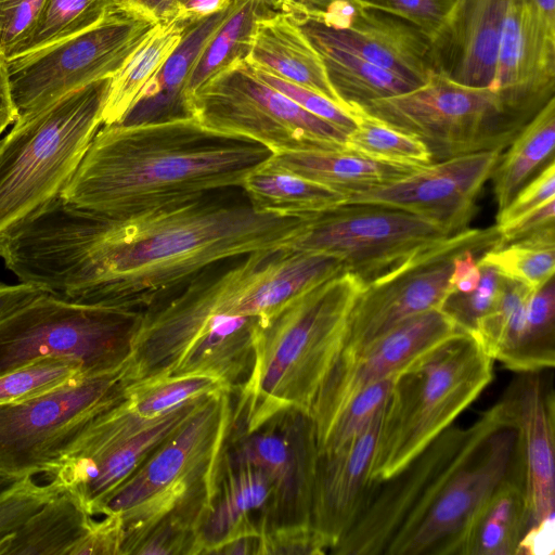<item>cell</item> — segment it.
Listing matches in <instances>:
<instances>
[{
  "label": "cell",
  "mask_w": 555,
  "mask_h": 555,
  "mask_svg": "<svg viewBox=\"0 0 555 555\" xmlns=\"http://www.w3.org/2000/svg\"><path fill=\"white\" fill-rule=\"evenodd\" d=\"M310 216L202 198L114 219L59 194L0 234V258L21 283L55 297L143 311L211 266L287 247Z\"/></svg>",
  "instance_id": "1"
},
{
  "label": "cell",
  "mask_w": 555,
  "mask_h": 555,
  "mask_svg": "<svg viewBox=\"0 0 555 555\" xmlns=\"http://www.w3.org/2000/svg\"><path fill=\"white\" fill-rule=\"evenodd\" d=\"M274 153L254 139L216 131L195 117L98 130L61 196L121 219L241 186Z\"/></svg>",
  "instance_id": "2"
},
{
  "label": "cell",
  "mask_w": 555,
  "mask_h": 555,
  "mask_svg": "<svg viewBox=\"0 0 555 555\" xmlns=\"http://www.w3.org/2000/svg\"><path fill=\"white\" fill-rule=\"evenodd\" d=\"M212 267L142 311L126 363L129 383L157 378L199 337L247 318L263 322L294 297L345 272L335 257L289 247L254 251L220 270Z\"/></svg>",
  "instance_id": "3"
},
{
  "label": "cell",
  "mask_w": 555,
  "mask_h": 555,
  "mask_svg": "<svg viewBox=\"0 0 555 555\" xmlns=\"http://www.w3.org/2000/svg\"><path fill=\"white\" fill-rule=\"evenodd\" d=\"M364 286L343 272L294 297L261 323L251 372L235 392L232 433L251 431L286 409L311 413Z\"/></svg>",
  "instance_id": "4"
},
{
  "label": "cell",
  "mask_w": 555,
  "mask_h": 555,
  "mask_svg": "<svg viewBox=\"0 0 555 555\" xmlns=\"http://www.w3.org/2000/svg\"><path fill=\"white\" fill-rule=\"evenodd\" d=\"M232 415V392L210 393L109 495L102 515L119 514L124 520L120 555L133 554L150 529L171 512L190 514L203 524L218 490Z\"/></svg>",
  "instance_id": "5"
},
{
  "label": "cell",
  "mask_w": 555,
  "mask_h": 555,
  "mask_svg": "<svg viewBox=\"0 0 555 555\" xmlns=\"http://www.w3.org/2000/svg\"><path fill=\"white\" fill-rule=\"evenodd\" d=\"M492 378V358L463 331L401 370L382 414L374 479L383 481L401 470L452 425Z\"/></svg>",
  "instance_id": "6"
},
{
  "label": "cell",
  "mask_w": 555,
  "mask_h": 555,
  "mask_svg": "<svg viewBox=\"0 0 555 555\" xmlns=\"http://www.w3.org/2000/svg\"><path fill=\"white\" fill-rule=\"evenodd\" d=\"M525 483L516 422L502 398L469 426L454 463L385 555H462L478 511L502 485Z\"/></svg>",
  "instance_id": "7"
},
{
  "label": "cell",
  "mask_w": 555,
  "mask_h": 555,
  "mask_svg": "<svg viewBox=\"0 0 555 555\" xmlns=\"http://www.w3.org/2000/svg\"><path fill=\"white\" fill-rule=\"evenodd\" d=\"M111 81L66 93L0 140V232L61 193L102 125Z\"/></svg>",
  "instance_id": "8"
},
{
  "label": "cell",
  "mask_w": 555,
  "mask_h": 555,
  "mask_svg": "<svg viewBox=\"0 0 555 555\" xmlns=\"http://www.w3.org/2000/svg\"><path fill=\"white\" fill-rule=\"evenodd\" d=\"M142 311L83 305L42 293L0 318V375L46 358L87 375L124 365Z\"/></svg>",
  "instance_id": "9"
},
{
  "label": "cell",
  "mask_w": 555,
  "mask_h": 555,
  "mask_svg": "<svg viewBox=\"0 0 555 555\" xmlns=\"http://www.w3.org/2000/svg\"><path fill=\"white\" fill-rule=\"evenodd\" d=\"M352 106L421 139L433 163L503 152L532 118L511 107L492 89L464 86L439 73L405 93Z\"/></svg>",
  "instance_id": "10"
},
{
  "label": "cell",
  "mask_w": 555,
  "mask_h": 555,
  "mask_svg": "<svg viewBox=\"0 0 555 555\" xmlns=\"http://www.w3.org/2000/svg\"><path fill=\"white\" fill-rule=\"evenodd\" d=\"M128 385L125 363L0 405V476H48L100 417L126 399Z\"/></svg>",
  "instance_id": "11"
},
{
  "label": "cell",
  "mask_w": 555,
  "mask_h": 555,
  "mask_svg": "<svg viewBox=\"0 0 555 555\" xmlns=\"http://www.w3.org/2000/svg\"><path fill=\"white\" fill-rule=\"evenodd\" d=\"M159 24L149 12L122 4L82 33L8 61L15 122L73 90L114 77Z\"/></svg>",
  "instance_id": "12"
},
{
  "label": "cell",
  "mask_w": 555,
  "mask_h": 555,
  "mask_svg": "<svg viewBox=\"0 0 555 555\" xmlns=\"http://www.w3.org/2000/svg\"><path fill=\"white\" fill-rule=\"evenodd\" d=\"M191 111L203 126L254 139L274 154L346 150L345 131L263 82L244 61L197 88Z\"/></svg>",
  "instance_id": "13"
},
{
  "label": "cell",
  "mask_w": 555,
  "mask_h": 555,
  "mask_svg": "<svg viewBox=\"0 0 555 555\" xmlns=\"http://www.w3.org/2000/svg\"><path fill=\"white\" fill-rule=\"evenodd\" d=\"M450 236L442 225L413 212L344 202L311 215L287 247L335 257L345 272L367 285Z\"/></svg>",
  "instance_id": "14"
},
{
  "label": "cell",
  "mask_w": 555,
  "mask_h": 555,
  "mask_svg": "<svg viewBox=\"0 0 555 555\" xmlns=\"http://www.w3.org/2000/svg\"><path fill=\"white\" fill-rule=\"evenodd\" d=\"M499 243L496 225L466 229L365 285L349 313L339 354L353 353L406 319L441 308L451 293L454 258L468 249L482 256Z\"/></svg>",
  "instance_id": "15"
},
{
  "label": "cell",
  "mask_w": 555,
  "mask_h": 555,
  "mask_svg": "<svg viewBox=\"0 0 555 555\" xmlns=\"http://www.w3.org/2000/svg\"><path fill=\"white\" fill-rule=\"evenodd\" d=\"M318 444L311 415L286 409L251 431H230L222 463L250 465L269 478L272 495L261 531L310 524Z\"/></svg>",
  "instance_id": "16"
},
{
  "label": "cell",
  "mask_w": 555,
  "mask_h": 555,
  "mask_svg": "<svg viewBox=\"0 0 555 555\" xmlns=\"http://www.w3.org/2000/svg\"><path fill=\"white\" fill-rule=\"evenodd\" d=\"M289 15L309 40L348 51L417 86L436 73L429 37L393 14L340 0L322 15Z\"/></svg>",
  "instance_id": "17"
},
{
  "label": "cell",
  "mask_w": 555,
  "mask_h": 555,
  "mask_svg": "<svg viewBox=\"0 0 555 555\" xmlns=\"http://www.w3.org/2000/svg\"><path fill=\"white\" fill-rule=\"evenodd\" d=\"M208 396L182 404L129 439L90 427L48 475L50 481L91 516L102 515L109 495L199 410Z\"/></svg>",
  "instance_id": "18"
},
{
  "label": "cell",
  "mask_w": 555,
  "mask_h": 555,
  "mask_svg": "<svg viewBox=\"0 0 555 555\" xmlns=\"http://www.w3.org/2000/svg\"><path fill=\"white\" fill-rule=\"evenodd\" d=\"M461 331L441 309L413 315L349 354H338L311 408L317 444L340 410L365 387L395 375Z\"/></svg>",
  "instance_id": "19"
},
{
  "label": "cell",
  "mask_w": 555,
  "mask_h": 555,
  "mask_svg": "<svg viewBox=\"0 0 555 555\" xmlns=\"http://www.w3.org/2000/svg\"><path fill=\"white\" fill-rule=\"evenodd\" d=\"M469 427L450 426L410 463L379 481L335 555H385L399 530L425 505L463 448Z\"/></svg>",
  "instance_id": "20"
},
{
  "label": "cell",
  "mask_w": 555,
  "mask_h": 555,
  "mask_svg": "<svg viewBox=\"0 0 555 555\" xmlns=\"http://www.w3.org/2000/svg\"><path fill=\"white\" fill-rule=\"evenodd\" d=\"M501 156V151H490L435 162L401 179L352 192L346 202L413 212L454 235L468 229L476 212V199Z\"/></svg>",
  "instance_id": "21"
},
{
  "label": "cell",
  "mask_w": 555,
  "mask_h": 555,
  "mask_svg": "<svg viewBox=\"0 0 555 555\" xmlns=\"http://www.w3.org/2000/svg\"><path fill=\"white\" fill-rule=\"evenodd\" d=\"M555 18L532 0H508L492 90L533 117L554 96Z\"/></svg>",
  "instance_id": "22"
},
{
  "label": "cell",
  "mask_w": 555,
  "mask_h": 555,
  "mask_svg": "<svg viewBox=\"0 0 555 555\" xmlns=\"http://www.w3.org/2000/svg\"><path fill=\"white\" fill-rule=\"evenodd\" d=\"M383 411L343 446L318 451L310 524L328 539L331 551L362 515L379 482L373 461Z\"/></svg>",
  "instance_id": "23"
},
{
  "label": "cell",
  "mask_w": 555,
  "mask_h": 555,
  "mask_svg": "<svg viewBox=\"0 0 555 555\" xmlns=\"http://www.w3.org/2000/svg\"><path fill=\"white\" fill-rule=\"evenodd\" d=\"M543 372L518 373L501 397L518 428L529 530L554 522L555 514V397Z\"/></svg>",
  "instance_id": "24"
},
{
  "label": "cell",
  "mask_w": 555,
  "mask_h": 555,
  "mask_svg": "<svg viewBox=\"0 0 555 555\" xmlns=\"http://www.w3.org/2000/svg\"><path fill=\"white\" fill-rule=\"evenodd\" d=\"M508 0H455L433 38L435 70L468 87L492 89Z\"/></svg>",
  "instance_id": "25"
},
{
  "label": "cell",
  "mask_w": 555,
  "mask_h": 555,
  "mask_svg": "<svg viewBox=\"0 0 555 555\" xmlns=\"http://www.w3.org/2000/svg\"><path fill=\"white\" fill-rule=\"evenodd\" d=\"M189 23L183 37L155 77L126 114L120 125H139L193 117L188 83L195 62L211 35L234 8Z\"/></svg>",
  "instance_id": "26"
},
{
  "label": "cell",
  "mask_w": 555,
  "mask_h": 555,
  "mask_svg": "<svg viewBox=\"0 0 555 555\" xmlns=\"http://www.w3.org/2000/svg\"><path fill=\"white\" fill-rule=\"evenodd\" d=\"M244 62L310 89L347 109L327 79L321 55L287 13L271 12L257 21L251 48Z\"/></svg>",
  "instance_id": "27"
},
{
  "label": "cell",
  "mask_w": 555,
  "mask_h": 555,
  "mask_svg": "<svg viewBox=\"0 0 555 555\" xmlns=\"http://www.w3.org/2000/svg\"><path fill=\"white\" fill-rule=\"evenodd\" d=\"M271 495V482L261 469L221 461L218 490L197 533L196 555L212 554L245 530H261Z\"/></svg>",
  "instance_id": "28"
},
{
  "label": "cell",
  "mask_w": 555,
  "mask_h": 555,
  "mask_svg": "<svg viewBox=\"0 0 555 555\" xmlns=\"http://www.w3.org/2000/svg\"><path fill=\"white\" fill-rule=\"evenodd\" d=\"M267 164L348 195L401 179L418 169L377 162L347 150L275 153Z\"/></svg>",
  "instance_id": "29"
},
{
  "label": "cell",
  "mask_w": 555,
  "mask_h": 555,
  "mask_svg": "<svg viewBox=\"0 0 555 555\" xmlns=\"http://www.w3.org/2000/svg\"><path fill=\"white\" fill-rule=\"evenodd\" d=\"M92 521L72 495L60 492L0 540V555H73Z\"/></svg>",
  "instance_id": "30"
},
{
  "label": "cell",
  "mask_w": 555,
  "mask_h": 555,
  "mask_svg": "<svg viewBox=\"0 0 555 555\" xmlns=\"http://www.w3.org/2000/svg\"><path fill=\"white\" fill-rule=\"evenodd\" d=\"M530 528L525 483L511 481L485 502L467 531L462 555H518Z\"/></svg>",
  "instance_id": "31"
},
{
  "label": "cell",
  "mask_w": 555,
  "mask_h": 555,
  "mask_svg": "<svg viewBox=\"0 0 555 555\" xmlns=\"http://www.w3.org/2000/svg\"><path fill=\"white\" fill-rule=\"evenodd\" d=\"M241 188L253 209L278 216L313 215L348 199L344 191L268 164L250 172Z\"/></svg>",
  "instance_id": "32"
},
{
  "label": "cell",
  "mask_w": 555,
  "mask_h": 555,
  "mask_svg": "<svg viewBox=\"0 0 555 555\" xmlns=\"http://www.w3.org/2000/svg\"><path fill=\"white\" fill-rule=\"evenodd\" d=\"M193 20L176 17L162 23L125 66L112 77L102 113V125L119 124L138 101L149 82L159 72L180 43Z\"/></svg>",
  "instance_id": "33"
},
{
  "label": "cell",
  "mask_w": 555,
  "mask_h": 555,
  "mask_svg": "<svg viewBox=\"0 0 555 555\" xmlns=\"http://www.w3.org/2000/svg\"><path fill=\"white\" fill-rule=\"evenodd\" d=\"M555 99L551 98L527 122L502 154L492 173L498 211L548 159H554ZM552 162V160H551Z\"/></svg>",
  "instance_id": "34"
},
{
  "label": "cell",
  "mask_w": 555,
  "mask_h": 555,
  "mask_svg": "<svg viewBox=\"0 0 555 555\" xmlns=\"http://www.w3.org/2000/svg\"><path fill=\"white\" fill-rule=\"evenodd\" d=\"M322 57L327 79L350 112L352 105L399 95L418 87L348 51L319 40H309Z\"/></svg>",
  "instance_id": "35"
},
{
  "label": "cell",
  "mask_w": 555,
  "mask_h": 555,
  "mask_svg": "<svg viewBox=\"0 0 555 555\" xmlns=\"http://www.w3.org/2000/svg\"><path fill=\"white\" fill-rule=\"evenodd\" d=\"M271 12L274 11L263 0H235L232 12L208 39L195 62L188 83L190 99L207 80L247 57L257 21Z\"/></svg>",
  "instance_id": "36"
},
{
  "label": "cell",
  "mask_w": 555,
  "mask_h": 555,
  "mask_svg": "<svg viewBox=\"0 0 555 555\" xmlns=\"http://www.w3.org/2000/svg\"><path fill=\"white\" fill-rule=\"evenodd\" d=\"M356 127L347 134L346 150L387 164L422 168L433 163L426 144L417 137L397 130L350 106Z\"/></svg>",
  "instance_id": "37"
},
{
  "label": "cell",
  "mask_w": 555,
  "mask_h": 555,
  "mask_svg": "<svg viewBox=\"0 0 555 555\" xmlns=\"http://www.w3.org/2000/svg\"><path fill=\"white\" fill-rule=\"evenodd\" d=\"M122 4V0H46L33 33L11 60L82 33Z\"/></svg>",
  "instance_id": "38"
},
{
  "label": "cell",
  "mask_w": 555,
  "mask_h": 555,
  "mask_svg": "<svg viewBox=\"0 0 555 555\" xmlns=\"http://www.w3.org/2000/svg\"><path fill=\"white\" fill-rule=\"evenodd\" d=\"M501 275L534 291L554 278L555 227L485 253L480 259Z\"/></svg>",
  "instance_id": "39"
},
{
  "label": "cell",
  "mask_w": 555,
  "mask_h": 555,
  "mask_svg": "<svg viewBox=\"0 0 555 555\" xmlns=\"http://www.w3.org/2000/svg\"><path fill=\"white\" fill-rule=\"evenodd\" d=\"M554 364L555 284L552 278L528 298L525 333L512 371H547Z\"/></svg>",
  "instance_id": "40"
},
{
  "label": "cell",
  "mask_w": 555,
  "mask_h": 555,
  "mask_svg": "<svg viewBox=\"0 0 555 555\" xmlns=\"http://www.w3.org/2000/svg\"><path fill=\"white\" fill-rule=\"evenodd\" d=\"M222 390L232 392L216 377L202 374L183 375L129 384L127 402L139 415L155 420L189 401Z\"/></svg>",
  "instance_id": "41"
},
{
  "label": "cell",
  "mask_w": 555,
  "mask_h": 555,
  "mask_svg": "<svg viewBox=\"0 0 555 555\" xmlns=\"http://www.w3.org/2000/svg\"><path fill=\"white\" fill-rule=\"evenodd\" d=\"M87 375L80 363L46 358L0 375V405L21 402Z\"/></svg>",
  "instance_id": "42"
},
{
  "label": "cell",
  "mask_w": 555,
  "mask_h": 555,
  "mask_svg": "<svg viewBox=\"0 0 555 555\" xmlns=\"http://www.w3.org/2000/svg\"><path fill=\"white\" fill-rule=\"evenodd\" d=\"M397 374L380 379L358 392L340 410L324 436L318 441V451L336 449L361 433L383 411Z\"/></svg>",
  "instance_id": "43"
},
{
  "label": "cell",
  "mask_w": 555,
  "mask_h": 555,
  "mask_svg": "<svg viewBox=\"0 0 555 555\" xmlns=\"http://www.w3.org/2000/svg\"><path fill=\"white\" fill-rule=\"evenodd\" d=\"M480 269V281L477 287L467 294L451 293L441 309L453 320L463 332L472 334L478 321L495 305L503 276L490 263L477 261Z\"/></svg>",
  "instance_id": "44"
},
{
  "label": "cell",
  "mask_w": 555,
  "mask_h": 555,
  "mask_svg": "<svg viewBox=\"0 0 555 555\" xmlns=\"http://www.w3.org/2000/svg\"><path fill=\"white\" fill-rule=\"evenodd\" d=\"M201 521L182 512H171L157 521L134 548L143 555H196Z\"/></svg>",
  "instance_id": "45"
},
{
  "label": "cell",
  "mask_w": 555,
  "mask_h": 555,
  "mask_svg": "<svg viewBox=\"0 0 555 555\" xmlns=\"http://www.w3.org/2000/svg\"><path fill=\"white\" fill-rule=\"evenodd\" d=\"M57 493L60 491L52 481L43 486L35 482L33 477L18 479L0 491V540Z\"/></svg>",
  "instance_id": "46"
},
{
  "label": "cell",
  "mask_w": 555,
  "mask_h": 555,
  "mask_svg": "<svg viewBox=\"0 0 555 555\" xmlns=\"http://www.w3.org/2000/svg\"><path fill=\"white\" fill-rule=\"evenodd\" d=\"M357 3L399 16L421 29L430 40L451 13L455 0H354Z\"/></svg>",
  "instance_id": "47"
},
{
  "label": "cell",
  "mask_w": 555,
  "mask_h": 555,
  "mask_svg": "<svg viewBox=\"0 0 555 555\" xmlns=\"http://www.w3.org/2000/svg\"><path fill=\"white\" fill-rule=\"evenodd\" d=\"M250 68L263 82L286 95L307 112L335 125L347 134L354 129L356 119L353 115L330 99L274 75Z\"/></svg>",
  "instance_id": "48"
},
{
  "label": "cell",
  "mask_w": 555,
  "mask_h": 555,
  "mask_svg": "<svg viewBox=\"0 0 555 555\" xmlns=\"http://www.w3.org/2000/svg\"><path fill=\"white\" fill-rule=\"evenodd\" d=\"M46 0H0V56L10 61L33 33Z\"/></svg>",
  "instance_id": "49"
},
{
  "label": "cell",
  "mask_w": 555,
  "mask_h": 555,
  "mask_svg": "<svg viewBox=\"0 0 555 555\" xmlns=\"http://www.w3.org/2000/svg\"><path fill=\"white\" fill-rule=\"evenodd\" d=\"M330 551L328 539L311 524L279 526L262 531L261 554L323 555Z\"/></svg>",
  "instance_id": "50"
},
{
  "label": "cell",
  "mask_w": 555,
  "mask_h": 555,
  "mask_svg": "<svg viewBox=\"0 0 555 555\" xmlns=\"http://www.w3.org/2000/svg\"><path fill=\"white\" fill-rule=\"evenodd\" d=\"M555 198V163L550 162L542 171L529 180L496 214V224L503 225Z\"/></svg>",
  "instance_id": "51"
},
{
  "label": "cell",
  "mask_w": 555,
  "mask_h": 555,
  "mask_svg": "<svg viewBox=\"0 0 555 555\" xmlns=\"http://www.w3.org/2000/svg\"><path fill=\"white\" fill-rule=\"evenodd\" d=\"M125 525L119 514H105L92 521L73 555H120Z\"/></svg>",
  "instance_id": "52"
},
{
  "label": "cell",
  "mask_w": 555,
  "mask_h": 555,
  "mask_svg": "<svg viewBox=\"0 0 555 555\" xmlns=\"http://www.w3.org/2000/svg\"><path fill=\"white\" fill-rule=\"evenodd\" d=\"M554 219L555 198L503 225H496L500 231V243L496 248L528 237L543 229L554 227Z\"/></svg>",
  "instance_id": "53"
},
{
  "label": "cell",
  "mask_w": 555,
  "mask_h": 555,
  "mask_svg": "<svg viewBox=\"0 0 555 555\" xmlns=\"http://www.w3.org/2000/svg\"><path fill=\"white\" fill-rule=\"evenodd\" d=\"M476 255L475 251L468 249L454 258L450 276L451 293L467 294L477 287L480 281V269Z\"/></svg>",
  "instance_id": "54"
},
{
  "label": "cell",
  "mask_w": 555,
  "mask_h": 555,
  "mask_svg": "<svg viewBox=\"0 0 555 555\" xmlns=\"http://www.w3.org/2000/svg\"><path fill=\"white\" fill-rule=\"evenodd\" d=\"M262 548V532L258 528L240 532L222 543L212 554L259 555Z\"/></svg>",
  "instance_id": "55"
},
{
  "label": "cell",
  "mask_w": 555,
  "mask_h": 555,
  "mask_svg": "<svg viewBox=\"0 0 555 555\" xmlns=\"http://www.w3.org/2000/svg\"><path fill=\"white\" fill-rule=\"evenodd\" d=\"M44 292L29 284L0 282V318Z\"/></svg>",
  "instance_id": "56"
},
{
  "label": "cell",
  "mask_w": 555,
  "mask_h": 555,
  "mask_svg": "<svg viewBox=\"0 0 555 555\" xmlns=\"http://www.w3.org/2000/svg\"><path fill=\"white\" fill-rule=\"evenodd\" d=\"M16 118L7 62L0 56V134Z\"/></svg>",
  "instance_id": "57"
},
{
  "label": "cell",
  "mask_w": 555,
  "mask_h": 555,
  "mask_svg": "<svg viewBox=\"0 0 555 555\" xmlns=\"http://www.w3.org/2000/svg\"><path fill=\"white\" fill-rule=\"evenodd\" d=\"M178 16L186 20L202 18L225 9L233 0H177Z\"/></svg>",
  "instance_id": "58"
},
{
  "label": "cell",
  "mask_w": 555,
  "mask_h": 555,
  "mask_svg": "<svg viewBox=\"0 0 555 555\" xmlns=\"http://www.w3.org/2000/svg\"><path fill=\"white\" fill-rule=\"evenodd\" d=\"M122 3L149 12L160 24L172 21L179 14L177 0H122Z\"/></svg>",
  "instance_id": "59"
},
{
  "label": "cell",
  "mask_w": 555,
  "mask_h": 555,
  "mask_svg": "<svg viewBox=\"0 0 555 555\" xmlns=\"http://www.w3.org/2000/svg\"><path fill=\"white\" fill-rule=\"evenodd\" d=\"M302 14L322 15L328 12L340 0H292ZM296 14V13H295Z\"/></svg>",
  "instance_id": "60"
},
{
  "label": "cell",
  "mask_w": 555,
  "mask_h": 555,
  "mask_svg": "<svg viewBox=\"0 0 555 555\" xmlns=\"http://www.w3.org/2000/svg\"><path fill=\"white\" fill-rule=\"evenodd\" d=\"M267 5L274 12H283L287 14H295L300 12V9L292 0H263Z\"/></svg>",
  "instance_id": "61"
},
{
  "label": "cell",
  "mask_w": 555,
  "mask_h": 555,
  "mask_svg": "<svg viewBox=\"0 0 555 555\" xmlns=\"http://www.w3.org/2000/svg\"><path fill=\"white\" fill-rule=\"evenodd\" d=\"M16 480L0 476V491L11 486Z\"/></svg>",
  "instance_id": "62"
}]
</instances>
